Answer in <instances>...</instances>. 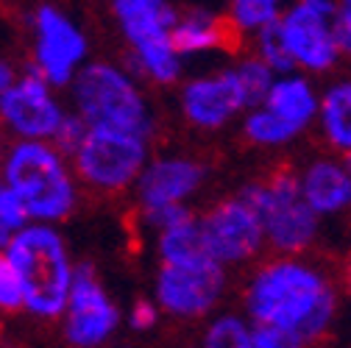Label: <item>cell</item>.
Listing matches in <instances>:
<instances>
[{
  "instance_id": "obj_1",
  "label": "cell",
  "mask_w": 351,
  "mask_h": 348,
  "mask_svg": "<svg viewBox=\"0 0 351 348\" xmlns=\"http://www.w3.org/2000/svg\"><path fill=\"white\" fill-rule=\"evenodd\" d=\"M243 312L251 323L287 334L293 348H304L335 332L340 290L332 273L306 253H276L248 276Z\"/></svg>"
},
{
  "instance_id": "obj_2",
  "label": "cell",
  "mask_w": 351,
  "mask_h": 348,
  "mask_svg": "<svg viewBox=\"0 0 351 348\" xmlns=\"http://www.w3.org/2000/svg\"><path fill=\"white\" fill-rule=\"evenodd\" d=\"M0 179L20 198L34 223H64L81 198L70 159L51 140L6 142L0 156Z\"/></svg>"
},
{
  "instance_id": "obj_3",
  "label": "cell",
  "mask_w": 351,
  "mask_h": 348,
  "mask_svg": "<svg viewBox=\"0 0 351 348\" xmlns=\"http://www.w3.org/2000/svg\"><path fill=\"white\" fill-rule=\"evenodd\" d=\"M3 253L23 287V312L45 323L59 321L75 273L70 245L59 226L28 221L9 237Z\"/></svg>"
},
{
  "instance_id": "obj_4",
  "label": "cell",
  "mask_w": 351,
  "mask_h": 348,
  "mask_svg": "<svg viewBox=\"0 0 351 348\" xmlns=\"http://www.w3.org/2000/svg\"><path fill=\"white\" fill-rule=\"evenodd\" d=\"M70 109L84 117L86 125L120 128L143 137L156 134V114L143 90V81L123 64L106 59H86L67 86Z\"/></svg>"
},
{
  "instance_id": "obj_5",
  "label": "cell",
  "mask_w": 351,
  "mask_h": 348,
  "mask_svg": "<svg viewBox=\"0 0 351 348\" xmlns=\"http://www.w3.org/2000/svg\"><path fill=\"white\" fill-rule=\"evenodd\" d=\"M179 6L170 0H112V14L125 39V70L156 86H176L187 59L173 48L170 25Z\"/></svg>"
},
{
  "instance_id": "obj_6",
  "label": "cell",
  "mask_w": 351,
  "mask_h": 348,
  "mask_svg": "<svg viewBox=\"0 0 351 348\" xmlns=\"http://www.w3.org/2000/svg\"><path fill=\"white\" fill-rule=\"evenodd\" d=\"M318 84L306 73H282L271 81L265 98L240 114V134L248 145L276 151L295 142L315 125Z\"/></svg>"
},
{
  "instance_id": "obj_7",
  "label": "cell",
  "mask_w": 351,
  "mask_h": 348,
  "mask_svg": "<svg viewBox=\"0 0 351 348\" xmlns=\"http://www.w3.org/2000/svg\"><path fill=\"white\" fill-rule=\"evenodd\" d=\"M256 214L274 253H306L321 237L324 221L298 192V173L276 170L265 182H248L237 192Z\"/></svg>"
},
{
  "instance_id": "obj_8",
  "label": "cell",
  "mask_w": 351,
  "mask_h": 348,
  "mask_svg": "<svg viewBox=\"0 0 351 348\" xmlns=\"http://www.w3.org/2000/svg\"><path fill=\"white\" fill-rule=\"evenodd\" d=\"M148 156L151 137L90 125L84 142L70 156V164L81 187L101 195H120L134 187Z\"/></svg>"
},
{
  "instance_id": "obj_9",
  "label": "cell",
  "mask_w": 351,
  "mask_h": 348,
  "mask_svg": "<svg viewBox=\"0 0 351 348\" xmlns=\"http://www.w3.org/2000/svg\"><path fill=\"white\" fill-rule=\"evenodd\" d=\"M226 284V268L217 265L212 256L190 259V262H159L154 301L162 315L195 323L221 307Z\"/></svg>"
},
{
  "instance_id": "obj_10",
  "label": "cell",
  "mask_w": 351,
  "mask_h": 348,
  "mask_svg": "<svg viewBox=\"0 0 351 348\" xmlns=\"http://www.w3.org/2000/svg\"><path fill=\"white\" fill-rule=\"evenodd\" d=\"M335 6L337 0H293L282 9L276 25L298 73L321 78L343 64L346 53L332 31Z\"/></svg>"
},
{
  "instance_id": "obj_11",
  "label": "cell",
  "mask_w": 351,
  "mask_h": 348,
  "mask_svg": "<svg viewBox=\"0 0 351 348\" xmlns=\"http://www.w3.org/2000/svg\"><path fill=\"white\" fill-rule=\"evenodd\" d=\"M31 62L53 90H67L81 64L90 59V39L84 28L59 6L39 3L31 12Z\"/></svg>"
},
{
  "instance_id": "obj_12",
  "label": "cell",
  "mask_w": 351,
  "mask_h": 348,
  "mask_svg": "<svg viewBox=\"0 0 351 348\" xmlns=\"http://www.w3.org/2000/svg\"><path fill=\"white\" fill-rule=\"evenodd\" d=\"M62 337L67 345L75 348H98L114 340L123 323V312L117 310L114 298L104 287L101 276L93 265H75L73 284L59 315Z\"/></svg>"
},
{
  "instance_id": "obj_13",
  "label": "cell",
  "mask_w": 351,
  "mask_h": 348,
  "mask_svg": "<svg viewBox=\"0 0 351 348\" xmlns=\"http://www.w3.org/2000/svg\"><path fill=\"white\" fill-rule=\"evenodd\" d=\"M198 226L206 253L226 271L254 262L265 251L259 214L240 195L223 198L209 206L204 214H198Z\"/></svg>"
},
{
  "instance_id": "obj_14",
  "label": "cell",
  "mask_w": 351,
  "mask_h": 348,
  "mask_svg": "<svg viewBox=\"0 0 351 348\" xmlns=\"http://www.w3.org/2000/svg\"><path fill=\"white\" fill-rule=\"evenodd\" d=\"M64 109L59 90L25 64L17 81L0 92V128L12 140H51Z\"/></svg>"
},
{
  "instance_id": "obj_15",
  "label": "cell",
  "mask_w": 351,
  "mask_h": 348,
  "mask_svg": "<svg viewBox=\"0 0 351 348\" xmlns=\"http://www.w3.org/2000/svg\"><path fill=\"white\" fill-rule=\"evenodd\" d=\"M179 84V112L195 132H223L248 109V98L232 64Z\"/></svg>"
},
{
  "instance_id": "obj_16",
  "label": "cell",
  "mask_w": 351,
  "mask_h": 348,
  "mask_svg": "<svg viewBox=\"0 0 351 348\" xmlns=\"http://www.w3.org/2000/svg\"><path fill=\"white\" fill-rule=\"evenodd\" d=\"M206 179L209 170L204 162L184 153H165L148 156L131 190H134L140 214H148L170 206H190L193 198L204 190Z\"/></svg>"
},
{
  "instance_id": "obj_17",
  "label": "cell",
  "mask_w": 351,
  "mask_h": 348,
  "mask_svg": "<svg viewBox=\"0 0 351 348\" xmlns=\"http://www.w3.org/2000/svg\"><path fill=\"white\" fill-rule=\"evenodd\" d=\"M298 192L321 221L337 217L351 203V173L346 156H318L298 173Z\"/></svg>"
},
{
  "instance_id": "obj_18",
  "label": "cell",
  "mask_w": 351,
  "mask_h": 348,
  "mask_svg": "<svg viewBox=\"0 0 351 348\" xmlns=\"http://www.w3.org/2000/svg\"><path fill=\"white\" fill-rule=\"evenodd\" d=\"M170 39H173V48L184 59H195V56H209L229 48L237 39V34L232 31L223 14H217L212 9H201V6H190L176 12V20L170 25Z\"/></svg>"
},
{
  "instance_id": "obj_19",
  "label": "cell",
  "mask_w": 351,
  "mask_h": 348,
  "mask_svg": "<svg viewBox=\"0 0 351 348\" xmlns=\"http://www.w3.org/2000/svg\"><path fill=\"white\" fill-rule=\"evenodd\" d=\"M315 123L332 153L346 156L351 153V84L346 78H332L321 95Z\"/></svg>"
},
{
  "instance_id": "obj_20",
  "label": "cell",
  "mask_w": 351,
  "mask_h": 348,
  "mask_svg": "<svg viewBox=\"0 0 351 348\" xmlns=\"http://www.w3.org/2000/svg\"><path fill=\"white\" fill-rule=\"evenodd\" d=\"M154 234H156L159 262H190V259L209 256L204 248V237H201V226H198L195 212L167 223L165 229H159Z\"/></svg>"
},
{
  "instance_id": "obj_21",
  "label": "cell",
  "mask_w": 351,
  "mask_h": 348,
  "mask_svg": "<svg viewBox=\"0 0 351 348\" xmlns=\"http://www.w3.org/2000/svg\"><path fill=\"white\" fill-rule=\"evenodd\" d=\"M285 6L287 0H229L226 20L237 36H251L254 31L276 23Z\"/></svg>"
},
{
  "instance_id": "obj_22",
  "label": "cell",
  "mask_w": 351,
  "mask_h": 348,
  "mask_svg": "<svg viewBox=\"0 0 351 348\" xmlns=\"http://www.w3.org/2000/svg\"><path fill=\"white\" fill-rule=\"evenodd\" d=\"M204 329L201 343L206 348H248V334H251V321L245 312H212Z\"/></svg>"
},
{
  "instance_id": "obj_23",
  "label": "cell",
  "mask_w": 351,
  "mask_h": 348,
  "mask_svg": "<svg viewBox=\"0 0 351 348\" xmlns=\"http://www.w3.org/2000/svg\"><path fill=\"white\" fill-rule=\"evenodd\" d=\"M251 42H254V56L259 62H265L276 75L282 73H293V59L285 48V42H282V34H279V25L271 23L265 28H259L251 34Z\"/></svg>"
},
{
  "instance_id": "obj_24",
  "label": "cell",
  "mask_w": 351,
  "mask_h": 348,
  "mask_svg": "<svg viewBox=\"0 0 351 348\" xmlns=\"http://www.w3.org/2000/svg\"><path fill=\"white\" fill-rule=\"evenodd\" d=\"M232 67H234V73H237V81H240V86H243V92H245V98H248V109H251L254 103H259L262 98H265V92H268L271 81L276 78V73H274L265 62H259L254 53L240 56Z\"/></svg>"
},
{
  "instance_id": "obj_25",
  "label": "cell",
  "mask_w": 351,
  "mask_h": 348,
  "mask_svg": "<svg viewBox=\"0 0 351 348\" xmlns=\"http://www.w3.org/2000/svg\"><path fill=\"white\" fill-rule=\"evenodd\" d=\"M86 128H90V125L84 123V117H81L78 112L64 109V114L59 117V123H56V128H53V134H51V142L70 159V156L75 153V148L84 142Z\"/></svg>"
},
{
  "instance_id": "obj_26",
  "label": "cell",
  "mask_w": 351,
  "mask_h": 348,
  "mask_svg": "<svg viewBox=\"0 0 351 348\" xmlns=\"http://www.w3.org/2000/svg\"><path fill=\"white\" fill-rule=\"evenodd\" d=\"M23 312V287L9 262V256L0 248V315L14 318Z\"/></svg>"
},
{
  "instance_id": "obj_27",
  "label": "cell",
  "mask_w": 351,
  "mask_h": 348,
  "mask_svg": "<svg viewBox=\"0 0 351 348\" xmlns=\"http://www.w3.org/2000/svg\"><path fill=\"white\" fill-rule=\"evenodd\" d=\"M28 223V214L20 203V198L3 184V179H0V248H3L9 243V237L23 229Z\"/></svg>"
},
{
  "instance_id": "obj_28",
  "label": "cell",
  "mask_w": 351,
  "mask_h": 348,
  "mask_svg": "<svg viewBox=\"0 0 351 348\" xmlns=\"http://www.w3.org/2000/svg\"><path fill=\"white\" fill-rule=\"evenodd\" d=\"M159 321H162V312H159V307H156V301H151V298L134 301V303L128 307V312H125V326L134 332V334H148V332H154V329L159 326Z\"/></svg>"
},
{
  "instance_id": "obj_29",
  "label": "cell",
  "mask_w": 351,
  "mask_h": 348,
  "mask_svg": "<svg viewBox=\"0 0 351 348\" xmlns=\"http://www.w3.org/2000/svg\"><path fill=\"white\" fill-rule=\"evenodd\" d=\"M332 31L340 51L348 56L351 51V0H337L335 14H332Z\"/></svg>"
},
{
  "instance_id": "obj_30",
  "label": "cell",
  "mask_w": 351,
  "mask_h": 348,
  "mask_svg": "<svg viewBox=\"0 0 351 348\" xmlns=\"http://www.w3.org/2000/svg\"><path fill=\"white\" fill-rule=\"evenodd\" d=\"M17 75H20V70L14 67V62H9L6 56H0V92L9 90V86L17 81Z\"/></svg>"
},
{
  "instance_id": "obj_31",
  "label": "cell",
  "mask_w": 351,
  "mask_h": 348,
  "mask_svg": "<svg viewBox=\"0 0 351 348\" xmlns=\"http://www.w3.org/2000/svg\"><path fill=\"white\" fill-rule=\"evenodd\" d=\"M3 332H6V323H3V315H0V340H3Z\"/></svg>"
},
{
  "instance_id": "obj_32",
  "label": "cell",
  "mask_w": 351,
  "mask_h": 348,
  "mask_svg": "<svg viewBox=\"0 0 351 348\" xmlns=\"http://www.w3.org/2000/svg\"><path fill=\"white\" fill-rule=\"evenodd\" d=\"M3 145H6L3 142V128H0V156H3Z\"/></svg>"
}]
</instances>
